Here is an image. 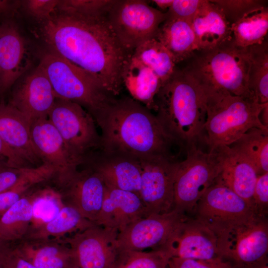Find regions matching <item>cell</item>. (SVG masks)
Listing matches in <instances>:
<instances>
[{
  "label": "cell",
  "mask_w": 268,
  "mask_h": 268,
  "mask_svg": "<svg viewBox=\"0 0 268 268\" xmlns=\"http://www.w3.org/2000/svg\"><path fill=\"white\" fill-rule=\"evenodd\" d=\"M221 10L231 24L239 20L249 12L267 6L268 1L262 0H211Z\"/></svg>",
  "instance_id": "cell-36"
},
{
  "label": "cell",
  "mask_w": 268,
  "mask_h": 268,
  "mask_svg": "<svg viewBox=\"0 0 268 268\" xmlns=\"http://www.w3.org/2000/svg\"><path fill=\"white\" fill-rule=\"evenodd\" d=\"M43 177V172L40 167L13 168L5 166L0 168V193L19 184L30 188L41 182Z\"/></svg>",
  "instance_id": "cell-35"
},
{
  "label": "cell",
  "mask_w": 268,
  "mask_h": 268,
  "mask_svg": "<svg viewBox=\"0 0 268 268\" xmlns=\"http://www.w3.org/2000/svg\"><path fill=\"white\" fill-rule=\"evenodd\" d=\"M132 55L151 69L159 78L162 85L169 79L176 68L170 53L155 38L137 47Z\"/></svg>",
  "instance_id": "cell-33"
},
{
  "label": "cell",
  "mask_w": 268,
  "mask_h": 268,
  "mask_svg": "<svg viewBox=\"0 0 268 268\" xmlns=\"http://www.w3.org/2000/svg\"><path fill=\"white\" fill-rule=\"evenodd\" d=\"M148 215L139 195L105 186L102 205L95 224L120 232Z\"/></svg>",
  "instance_id": "cell-21"
},
{
  "label": "cell",
  "mask_w": 268,
  "mask_h": 268,
  "mask_svg": "<svg viewBox=\"0 0 268 268\" xmlns=\"http://www.w3.org/2000/svg\"><path fill=\"white\" fill-rule=\"evenodd\" d=\"M171 257L166 249L150 251L118 249L111 268H167Z\"/></svg>",
  "instance_id": "cell-34"
},
{
  "label": "cell",
  "mask_w": 268,
  "mask_h": 268,
  "mask_svg": "<svg viewBox=\"0 0 268 268\" xmlns=\"http://www.w3.org/2000/svg\"><path fill=\"white\" fill-rule=\"evenodd\" d=\"M31 122L21 113L3 101L0 102V136L27 162L41 161L32 142Z\"/></svg>",
  "instance_id": "cell-22"
},
{
  "label": "cell",
  "mask_w": 268,
  "mask_h": 268,
  "mask_svg": "<svg viewBox=\"0 0 268 268\" xmlns=\"http://www.w3.org/2000/svg\"><path fill=\"white\" fill-rule=\"evenodd\" d=\"M30 134L33 145L42 163L55 171L53 177L57 185L69 178L83 164L48 117L31 122Z\"/></svg>",
  "instance_id": "cell-15"
},
{
  "label": "cell",
  "mask_w": 268,
  "mask_h": 268,
  "mask_svg": "<svg viewBox=\"0 0 268 268\" xmlns=\"http://www.w3.org/2000/svg\"><path fill=\"white\" fill-rule=\"evenodd\" d=\"M170 268H233L231 264L223 259L199 260L171 257Z\"/></svg>",
  "instance_id": "cell-40"
},
{
  "label": "cell",
  "mask_w": 268,
  "mask_h": 268,
  "mask_svg": "<svg viewBox=\"0 0 268 268\" xmlns=\"http://www.w3.org/2000/svg\"><path fill=\"white\" fill-rule=\"evenodd\" d=\"M7 1L5 0H0V13L4 10L7 7Z\"/></svg>",
  "instance_id": "cell-48"
},
{
  "label": "cell",
  "mask_w": 268,
  "mask_h": 268,
  "mask_svg": "<svg viewBox=\"0 0 268 268\" xmlns=\"http://www.w3.org/2000/svg\"><path fill=\"white\" fill-rule=\"evenodd\" d=\"M56 99L49 79L38 66L16 86L8 103L31 123L47 118Z\"/></svg>",
  "instance_id": "cell-19"
},
{
  "label": "cell",
  "mask_w": 268,
  "mask_h": 268,
  "mask_svg": "<svg viewBox=\"0 0 268 268\" xmlns=\"http://www.w3.org/2000/svg\"><path fill=\"white\" fill-rule=\"evenodd\" d=\"M0 159L4 161L7 166L13 168L30 167L22 157L9 147L0 136Z\"/></svg>",
  "instance_id": "cell-43"
},
{
  "label": "cell",
  "mask_w": 268,
  "mask_h": 268,
  "mask_svg": "<svg viewBox=\"0 0 268 268\" xmlns=\"http://www.w3.org/2000/svg\"><path fill=\"white\" fill-rule=\"evenodd\" d=\"M253 268H268V262L262 264L260 265L254 267Z\"/></svg>",
  "instance_id": "cell-49"
},
{
  "label": "cell",
  "mask_w": 268,
  "mask_h": 268,
  "mask_svg": "<svg viewBox=\"0 0 268 268\" xmlns=\"http://www.w3.org/2000/svg\"><path fill=\"white\" fill-rule=\"evenodd\" d=\"M220 243L223 259L233 268H253L268 262L267 218L256 217L234 229Z\"/></svg>",
  "instance_id": "cell-11"
},
{
  "label": "cell",
  "mask_w": 268,
  "mask_h": 268,
  "mask_svg": "<svg viewBox=\"0 0 268 268\" xmlns=\"http://www.w3.org/2000/svg\"><path fill=\"white\" fill-rule=\"evenodd\" d=\"M67 268H80L73 262L68 266Z\"/></svg>",
  "instance_id": "cell-50"
},
{
  "label": "cell",
  "mask_w": 268,
  "mask_h": 268,
  "mask_svg": "<svg viewBox=\"0 0 268 268\" xmlns=\"http://www.w3.org/2000/svg\"><path fill=\"white\" fill-rule=\"evenodd\" d=\"M253 205L259 217H266L268 208V173L258 176L253 197Z\"/></svg>",
  "instance_id": "cell-41"
},
{
  "label": "cell",
  "mask_w": 268,
  "mask_h": 268,
  "mask_svg": "<svg viewBox=\"0 0 268 268\" xmlns=\"http://www.w3.org/2000/svg\"><path fill=\"white\" fill-rule=\"evenodd\" d=\"M154 102L157 120L183 152L194 147L201 149L206 117L205 96L190 75L176 67L161 87Z\"/></svg>",
  "instance_id": "cell-3"
},
{
  "label": "cell",
  "mask_w": 268,
  "mask_h": 268,
  "mask_svg": "<svg viewBox=\"0 0 268 268\" xmlns=\"http://www.w3.org/2000/svg\"><path fill=\"white\" fill-rule=\"evenodd\" d=\"M118 233L93 225L60 239L69 247L73 263L80 268H111L118 251Z\"/></svg>",
  "instance_id": "cell-14"
},
{
  "label": "cell",
  "mask_w": 268,
  "mask_h": 268,
  "mask_svg": "<svg viewBox=\"0 0 268 268\" xmlns=\"http://www.w3.org/2000/svg\"><path fill=\"white\" fill-rule=\"evenodd\" d=\"M205 0H173L166 12V19H176L191 22Z\"/></svg>",
  "instance_id": "cell-38"
},
{
  "label": "cell",
  "mask_w": 268,
  "mask_h": 268,
  "mask_svg": "<svg viewBox=\"0 0 268 268\" xmlns=\"http://www.w3.org/2000/svg\"><path fill=\"white\" fill-rule=\"evenodd\" d=\"M113 1L114 0H59V4L80 13L106 14Z\"/></svg>",
  "instance_id": "cell-39"
},
{
  "label": "cell",
  "mask_w": 268,
  "mask_h": 268,
  "mask_svg": "<svg viewBox=\"0 0 268 268\" xmlns=\"http://www.w3.org/2000/svg\"><path fill=\"white\" fill-rule=\"evenodd\" d=\"M180 160L166 157L140 160V198L148 215L169 212L174 208V183Z\"/></svg>",
  "instance_id": "cell-13"
},
{
  "label": "cell",
  "mask_w": 268,
  "mask_h": 268,
  "mask_svg": "<svg viewBox=\"0 0 268 268\" xmlns=\"http://www.w3.org/2000/svg\"><path fill=\"white\" fill-rule=\"evenodd\" d=\"M48 118L83 165L100 149V135L95 120L79 104L56 98Z\"/></svg>",
  "instance_id": "cell-10"
},
{
  "label": "cell",
  "mask_w": 268,
  "mask_h": 268,
  "mask_svg": "<svg viewBox=\"0 0 268 268\" xmlns=\"http://www.w3.org/2000/svg\"><path fill=\"white\" fill-rule=\"evenodd\" d=\"M28 188L19 184L0 193V218L9 208L25 195Z\"/></svg>",
  "instance_id": "cell-44"
},
{
  "label": "cell",
  "mask_w": 268,
  "mask_h": 268,
  "mask_svg": "<svg viewBox=\"0 0 268 268\" xmlns=\"http://www.w3.org/2000/svg\"><path fill=\"white\" fill-rule=\"evenodd\" d=\"M84 165L98 173L105 186L139 196L141 167L137 158L120 152L98 149L88 157Z\"/></svg>",
  "instance_id": "cell-18"
},
{
  "label": "cell",
  "mask_w": 268,
  "mask_h": 268,
  "mask_svg": "<svg viewBox=\"0 0 268 268\" xmlns=\"http://www.w3.org/2000/svg\"><path fill=\"white\" fill-rule=\"evenodd\" d=\"M122 78L131 97L154 111L155 97L162 85L154 72L131 54L124 65Z\"/></svg>",
  "instance_id": "cell-25"
},
{
  "label": "cell",
  "mask_w": 268,
  "mask_h": 268,
  "mask_svg": "<svg viewBox=\"0 0 268 268\" xmlns=\"http://www.w3.org/2000/svg\"><path fill=\"white\" fill-rule=\"evenodd\" d=\"M93 225L95 224L84 218L75 208L64 204L51 220L38 225H30L23 238H61L67 233H76Z\"/></svg>",
  "instance_id": "cell-28"
},
{
  "label": "cell",
  "mask_w": 268,
  "mask_h": 268,
  "mask_svg": "<svg viewBox=\"0 0 268 268\" xmlns=\"http://www.w3.org/2000/svg\"><path fill=\"white\" fill-rule=\"evenodd\" d=\"M160 9H168L172 5L173 0H152Z\"/></svg>",
  "instance_id": "cell-46"
},
{
  "label": "cell",
  "mask_w": 268,
  "mask_h": 268,
  "mask_svg": "<svg viewBox=\"0 0 268 268\" xmlns=\"http://www.w3.org/2000/svg\"><path fill=\"white\" fill-rule=\"evenodd\" d=\"M59 2V0H30L25 3L29 13L42 22L56 12Z\"/></svg>",
  "instance_id": "cell-42"
},
{
  "label": "cell",
  "mask_w": 268,
  "mask_h": 268,
  "mask_svg": "<svg viewBox=\"0 0 268 268\" xmlns=\"http://www.w3.org/2000/svg\"><path fill=\"white\" fill-rule=\"evenodd\" d=\"M167 268H170L168 266Z\"/></svg>",
  "instance_id": "cell-52"
},
{
  "label": "cell",
  "mask_w": 268,
  "mask_h": 268,
  "mask_svg": "<svg viewBox=\"0 0 268 268\" xmlns=\"http://www.w3.org/2000/svg\"><path fill=\"white\" fill-rule=\"evenodd\" d=\"M249 68L248 88L249 92L263 106L268 105V44L262 43L247 47Z\"/></svg>",
  "instance_id": "cell-31"
},
{
  "label": "cell",
  "mask_w": 268,
  "mask_h": 268,
  "mask_svg": "<svg viewBox=\"0 0 268 268\" xmlns=\"http://www.w3.org/2000/svg\"><path fill=\"white\" fill-rule=\"evenodd\" d=\"M194 212L195 219L209 228L219 240L258 217L251 204L218 179L203 194Z\"/></svg>",
  "instance_id": "cell-9"
},
{
  "label": "cell",
  "mask_w": 268,
  "mask_h": 268,
  "mask_svg": "<svg viewBox=\"0 0 268 268\" xmlns=\"http://www.w3.org/2000/svg\"><path fill=\"white\" fill-rule=\"evenodd\" d=\"M191 23L198 51L214 48L232 39L231 24L211 0H205Z\"/></svg>",
  "instance_id": "cell-24"
},
{
  "label": "cell",
  "mask_w": 268,
  "mask_h": 268,
  "mask_svg": "<svg viewBox=\"0 0 268 268\" xmlns=\"http://www.w3.org/2000/svg\"><path fill=\"white\" fill-rule=\"evenodd\" d=\"M9 245L37 268H67L73 262L69 247L60 238H23Z\"/></svg>",
  "instance_id": "cell-23"
},
{
  "label": "cell",
  "mask_w": 268,
  "mask_h": 268,
  "mask_svg": "<svg viewBox=\"0 0 268 268\" xmlns=\"http://www.w3.org/2000/svg\"><path fill=\"white\" fill-rule=\"evenodd\" d=\"M227 156V146L206 151L194 147L178 164L174 183V208L194 211L203 194L218 179Z\"/></svg>",
  "instance_id": "cell-6"
},
{
  "label": "cell",
  "mask_w": 268,
  "mask_h": 268,
  "mask_svg": "<svg viewBox=\"0 0 268 268\" xmlns=\"http://www.w3.org/2000/svg\"><path fill=\"white\" fill-rule=\"evenodd\" d=\"M166 249L172 257L204 260L223 259L218 236L204 224L188 217L177 228Z\"/></svg>",
  "instance_id": "cell-17"
},
{
  "label": "cell",
  "mask_w": 268,
  "mask_h": 268,
  "mask_svg": "<svg viewBox=\"0 0 268 268\" xmlns=\"http://www.w3.org/2000/svg\"><path fill=\"white\" fill-rule=\"evenodd\" d=\"M232 39L237 46L247 48L262 43L268 31V6L254 10L231 25Z\"/></svg>",
  "instance_id": "cell-32"
},
{
  "label": "cell",
  "mask_w": 268,
  "mask_h": 268,
  "mask_svg": "<svg viewBox=\"0 0 268 268\" xmlns=\"http://www.w3.org/2000/svg\"><path fill=\"white\" fill-rule=\"evenodd\" d=\"M35 196H24L0 218V242L11 245L25 236L33 218V202Z\"/></svg>",
  "instance_id": "cell-29"
},
{
  "label": "cell",
  "mask_w": 268,
  "mask_h": 268,
  "mask_svg": "<svg viewBox=\"0 0 268 268\" xmlns=\"http://www.w3.org/2000/svg\"><path fill=\"white\" fill-rule=\"evenodd\" d=\"M87 166V165H86ZM64 204L75 208L95 224L104 198L105 184L98 173L89 166L78 169L69 178L57 185Z\"/></svg>",
  "instance_id": "cell-16"
},
{
  "label": "cell",
  "mask_w": 268,
  "mask_h": 268,
  "mask_svg": "<svg viewBox=\"0 0 268 268\" xmlns=\"http://www.w3.org/2000/svg\"><path fill=\"white\" fill-rule=\"evenodd\" d=\"M30 53L16 26L0 25V95L6 92L30 66Z\"/></svg>",
  "instance_id": "cell-20"
},
{
  "label": "cell",
  "mask_w": 268,
  "mask_h": 268,
  "mask_svg": "<svg viewBox=\"0 0 268 268\" xmlns=\"http://www.w3.org/2000/svg\"><path fill=\"white\" fill-rule=\"evenodd\" d=\"M185 214L173 209L135 221L119 232L118 249L143 251L166 249L177 228L188 217Z\"/></svg>",
  "instance_id": "cell-12"
},
{
  "label": "cell",
  "mask_w": 268,
  "mask_h": 268,
  "mask_svg": "<svg viewBox=\"0 0 268 268\" xmlns=\"http://www.w3.org/2000/svg\"><path fill=\"white\" fill-rule=\"evenodd\" d=\"M57 198L52 196H35L33 202V218L31 226L46 223L57 215L63 206H59L58 201L61 199Z\"/></svg>",
  "instance_id": "cell-37"
},
{
  "label": "cell",
  "mask_w": 268,
  "mask_h": 268,
  "mask_svg": "<svg viewBox=\"0 0 268 268\" xmlns=\"http://www.w3.org/2000/svg\"><path fill=\"white\" fill-rule=\"evenodd\" d=\"M258 176L251 163L227 146L226 158L218 179L253 207V197Z\"/></svg>",
  "instance_id": "cell-27"
},
{
  "label": "cell",
  "mask_w": 268,
  "mask_h": 268,
  "mask_svg": "<svg viewBox=\"0 0 268 268\" xmlns=\"http://www.w3.org/2000/svg\"><path fill=\"white\" fill-rule=\"evenodd\" d=\"M155 38L169 51L176 65L187 61L198 51L195 33L188 21L166 19Z\"/></svg>",
  "instance_id": "cell-26"
},
{
  "label": "cell",
  "mask_w": 268,
  "mask_h": 268,
  "mask_svg": "<svg viewBox=\"0 0 268 268\" xmlns=\"http://www.w3.org/2000/svg\"><path fill=\"white\" fill-rule=\"evenodd\" d=\"M3 268H37L19 256L9 245L5 247L2 257Z\"/></svg>",
  "instance_id": "cell-45"
},
{
  "label": "cell",
  "mask_w": 268,
  "mask_h": 268,
  "mask_svg": "<svg viewBox=\"0 0 268 268\" xmlns=\"http://www.w3.org/2000/svg\"><path fill=\"white\" fill-rule=\"evenodd\" d=\"M8 245L0 242V268H3L2 267V257L4 250L6 246Z\"/></svg>",
  "instance_id": "cell-47"
},
{
  "label": "cell",
  "mask_w": 268,
  "mask_h": 268,
  "mask_svg": "<svg viewBox=\"0 0 268 268\" xmlns=\"http://www.w3.org/2000/svg\"><path fill=\"white\" fill-rule=\"evenodd\" d=\"M151 111L132 97L109 95L90 113L101 131L100 149L139 160L178 159L183 151L165 133Z\"/></svg>",
  "instance_id": "cell-2"
},
{
  "label": "cell",
  "mask_w": 268,
  "mask_h": 268,
  "mask_svg": "<svg viewBox=\"0 0 268 268\" xmlns=\"http://www.w3.org/2000/svg\"><path fill=\"white\" fill-rule=\"evenodd\" d=\"M5 166H7L6 163L3 160L0 159V168L5 167Z\"/></svg>",
  "instance_id": "cell-51"
},
{
  "label": "cell",
  "mask_w": 268,
  "mask_h": 268,
  "mask_svg": "<svg viewBox=\"0 0 268 268\" xmlns=\"http://www.w3.org/2000/svg\"><path fill=\"white\" fill-rule=\"evenodd\" d=\"M106 15L84 13L58 6L41 22L50 51L94 77L109 94L122 89V72L130 54L120 44Z\"/></svg>",
  "instance_id": "cell-1"
},
{
  "label": "cell",
  "mask_w": 268,
  "mask_h": 268,
  "mask_svg": "<svg viewBox=\"0 0 268 268\" xmlns=\"http://www.w3.org/2000/svg\"><path fill=\"white\" fill-rule=\"evenodd\" d=\"M106 17L122 46L129 53L154 38L166 19V12L143 0H114Z\"/></svg>",
  "instance_id": "cell-8"
},
{
  "label": "cell",
  "mask_w": 268,
  "mask_h": 268,
  "mask_svg": "<svg viewBox=\"0 0 268 268\" xmlns=\"http://www.w3.org/2000/svg\"><path fill=\"white\" fill-rule=\"evenodd\" d=\"M49 79L56 98L76 102L90 113L109 96L87 72L50 50L38 65Z\"/></svg>",
  "instance_id": "cell-7"
},
{
  "label": "cell",
  "mask_w": 268,
  "mask_h": 268,
  "mask_svg": "<svg viewBox=\"0 0 268 268\" xmlns=\"http://www.w3.org/2000/svg\"><path fill=\"white\" fill-rule=\"evenodd\" d=\"M183 68L203 91H223L234 96L252 95L248 88L247 47L232 39L206 50L196 51ZM253 96V95H252Z\"/></svg>",
  "instance_id": "cell-5"
},
{
  "label": "cell",
  "mask_w": 268,
  "mask_h": 268,
  "mask_svg": "<svg viewBox=\"0 0 268 268\" xmlns=\"http://www.w3.org/2000/svg\"><path fill=\"white\" fill-rule=\"evenodd\" d=\"M228 146L251 163L258 175L268 173V129L251 128Z\"/></svg>",
  "instance_id": "cell-30"
},
{
  "label": "cell",
  "mask_w": 268,
  "mask_h": 268,
  "mask_svg": "<svg viewBox=\"0 0 268 268\" xmlns=\"http://www.w3.org/2000/svg\"><path fill=\"white\" fill-rule=\"evenodd\" d=\"M203 92L206 117L202 149L210 151L228 146L253 128L268 129L260 120L261 113L267 106L259 104L253 96H234L220 91Z\"/></svg>",
  "instance_id": "cell-4"
}]
</instances>
